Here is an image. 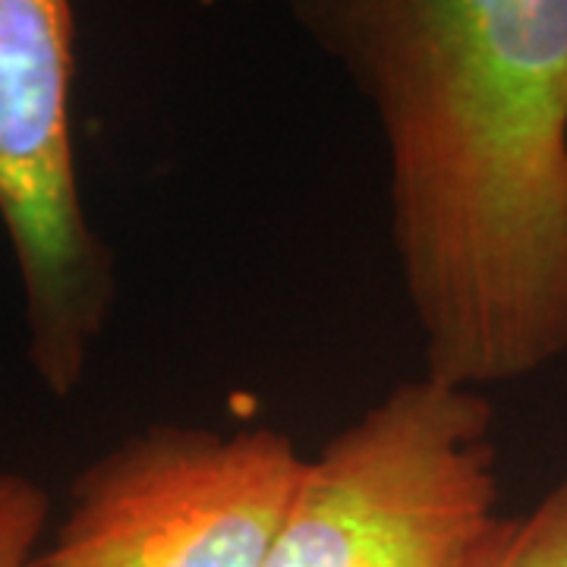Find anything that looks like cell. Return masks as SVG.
Segmentation results:
<instances>
[{
    "label": "cell",
    "mask_w": 567,
    "mask_h": 567,
    "mask_svg": "<svg viewBox=\"0 0 567 567\" xmlns=\"http://www.w3.org/2000/svg\"><path fill=\"white\" fill-rule=\"evenodd\" d=\"M303 464L278 429L148 425L76 476L32 567H265Z\"/></svg>",
    "instance_id": "cell-4"
},
{
    "label": "cell",
    "mask_w": 567,
    "mask_h": 567,
    "mask_svg": "<svg viewBox=\"0 0 567 567\" xmlns=\"http://www.w3.org/2000/svg\"><path fill=\"white\" fill-rule=\"evenodd\" d=\"M388 152L423 375L483 391L567 353V0H312Z\"/></svg>",
    "instance_id": "cell-1"
},
{
    "label": "cell",
    "mask_w": 567,
    "mask_h": 567,
    "mask_svg": "<svg viewBox=\"0 0 567 567\" xmlns=\"http://www.w3.org/2000/svg\"><path fill=\"white\" fill-rule=\"evenodd\" d=\"M473 567H567V476L529 511L502 517Z\"/></svg>",
    "instance_id": "cell-5"
},
{
    "label": "cell",
    "mask_w": 567,
    "mask_h": 567,
    "mask_svg": "<svg viewBox=\"0 0 567 567\" xmlns=\"http://www.w3.org/2000/svg\"><path fill=\"white\" fill-rule=\"evenodd\" d=\"M483 391L406 379L306 457L265 567H473L498 514Z\"/></svg>",
    "instance_id": "cell-2"
},
{
    "label": "cell",
    "mask_w": 567,
    "mask_h": 567,
    "mask_svg": "<svg viewBox=\"0 0 567 567\" xmlns=\"http://www.w3.org/2000/svg\"><path fill=\"white\" fill-rule=\"evenodd\" d=\"M73 82V3L0 0V224L29 365L51 398L80 391L117 300L114 252L82 205Z\"/></svg>",
    "instance_id": "cell-3"
},
{
    "label": "cell",
    "mask_w": 567,
    "mask_h": 567,
    "mask_svg": "<svg viewBox=\"0 0 567 567\" xmlns=\"http://www.w3.org/2000/svg\"><path fill=\"white\" fill-rule=\"evenodd\" d=\"M48 517V492L17 470H0V567L35 565Z\"/></svg>",
    "instance_id": "cell-6"
}]
</instances>
